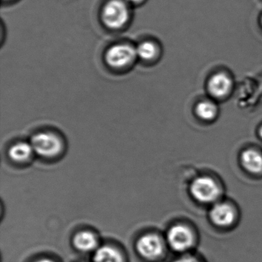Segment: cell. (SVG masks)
Segmentation results:
<instances>
[{
	"label": "cell",
	"instance_id": "obj_1",
	"mask_svg": "<svg viewBox=\"0 0 262 262\" xmlns=\"http://www.w3.org/2000/svg\"><path fill=\"white\" fill-rule=\"evenodd\" d=\"M102 23L107 28L122 29L129 20L130 12L125 0H108L101 13Z\"/></svg>",
	"mask_w": 262,
	"mask_h": 262
},
{
	"label": "cell",
	"instance_id": "obj_2",
	"mask_svg": "<svg viewBox=\"0 0 262 262\" xmlns=\"http://www.w3.org/2000/svg\"><path fill=\"white\" fill-rule=\"evenodd\" d=\"M136 57V47L128 43L114 44L105 54V62L113 69L125 68L131 65Z\"/></svg>",
	"mask_w": 262,
	"mask_h": 262
},
{
	"label": "cell",
	"instance_id": "obj_3",
	"mask_svg": "<svg viewBox=\"0 0 262 262\" xmlns=\"http://www.w3.org/2000/svg\"><path fill=\"white\" fill-rule=\"evenodd\" d=\"M30 144L35 152L45 158L56 156L62 150L60 139L53 133H37L32 138Z\"/></svg>",
	"mask_w": 262,
	"mask_h": 262
},
{
	"label": "cell",
	"instance_id": "obj_4",
	"mask_svg": "<svg viewBox=\"0 0 262 262\" xmlns=\"http://www.w3.org/2000/svg\"><path fill=\"white\" fill-rule=\"evenodd\" d=\"M191 193L198 202L207 204L217 200L220 194V189L211 178L199 177L193 181Z\"/></svg>",
	"mask_w": 262,
	"mask_h": 262
},
{
	"label": "cell",
	"instance_id": "obj_5",
	"mask_svg": "<svg viewBox=\"0 0 262 262\" xmlns=\"http://www.w3.org/2000/svg\"><path fill=\"white\" fill-rule=\"evenodd\" d=\"M167 240L173 250L178 252H185L192 247L194 236L188 227L177 225L168 230Z\"/></svg>",
	"mask_w": 262,
	"mask_h": 262
},
{
	"label": "cell",
	"instance_id": "obj_6",
	"mask_svg": "<svg viewBox=\"0 0 262 262\" xmlns=\"http://www.w3.org/2000/svg\"><path fill=\"white\" fill-rule=\"evenodd\" d=\"M164 249L163 241L156 234H144L137 242L139 254L149 260L159 258L163 254Z\"/></svg>",
	"mask_w": 262,
	"mask_h": 262
},
{
	"label": "cell",
	"instance_id": "obj_7",
	"mask_svg": "<svg viewBox=\"0 0 262 262\" xmlns=\"http://www.w3.org/2000/svg\"><path fill=\"white\" fill-rule=\"evenodd\" d=\"M232 87L231 78L224 73L213 75L208 82V93L216 99H223L228 96Z\"/></svg>",
	"mask_w": 262,
	"mask_h": 262
},
{
	"label": "cell",
	"instance_id": "obj_8",
	"mask_svg": "<svg viewBox=\"0 0 262 262\" xmlns=\"http://www.w3.org/2000/svg\"><path fill=\"white\" fill-rule=\"evenodd\" d=\"M210 219L214 225L225 228L232 225L235 213L232 207L228 204H216L210 211Z\"/></svg>",
	"mask_w": 262,
	"mask_h": 262
},
{
	"label": "cell",
	"instance_id": "obj_9",
	"mask_svg": "<svg viewBox=\"0 0 262 262\" xmlns=\"http://www.w3.org/2000/svg\"><path fill=\"white\" fill-rule=\"evenodd\" d=\"M241 162L244 168L253 174L262 172V155L253 149L243 151L241 156Z\"/></svg>",
	"mask_w": 262,
	"mask_h": 262
},
{
	"label": "cell",
	"instance_id": "obj_10",
	"mask_svg": "<svg viewBox=\"0 0 262 262\" xmlns=\"http://www.w3.org/2000/svg\"><path fill=\"white\" fill-rule=\"evenodd\" d=\"M73 243L79 251L89 252L97 248L98 240L91 231H82L75 235Z\"/></svg>",
	"mask_w": 262,
	"mask_h": 262
},
{
	"label": "cell",
	"instance_id": "obj_11",
	"mask_svg": "<svg viewBox=\"0 0 262 262\" xmlns=\"http://www.w3.org/2000/svg\"><path fill=\"white\" fill-rule=\"evenodd\" d=\"M94 262H123L122 254L111 246H102L95 252Z\"/></svg>",
	"mask_w": 262,
	"mask_h": 262
},
{
	"label": "cell",
	"instance_id": "obj_12",
	"mask_svg": "<svg viewBox=\"0 0 262 262\" xmlns=\"http://www.w3.org/2000/svg\"><path fill=\"white\" fill-rule=\"evenodd\" d=\"M31 144L27 142H18L9 150V156L15 162H24L28 160L33 152Z\"/></svg>",
	"mask_w": 262,
	"mask_h": 262
},
{
	"label": "cell",
	"instance_id": "obj_13",
	"mask_svg": "<svg viewBox=\"0 0 262 262\" xmlns=\"http://www.w3.org/2000/svg\"><path fill=\"white\" fill-rule=\"evenodd\" d=\"M137 57L143 61L152 60L159 53L157 45L152 41H143L136 47Z\"/></svg>",
	"mask_w": 262,
	"mask_h": 262
},
{
	"label": "cell",
	"instance_id": "obj_14",
	"mask_svg": "<svg viewBox=\"0 0 262 262\" xmlns=\"http://www.w3.org/2000/svg\"><path fill=\"white\" fill-rule=\"evenodd\" d=\"M195 113L202 120H212L217 116V108L211 101H202L196 105Z\"/></svg>",
	"mask_w": 262,
	"mask_h": 262
},
{
	"label": "cell",
	"instance_id": "obj_15",
	"mask_svg": "<svg viewBox=\"0 0 262 262\" xmlns=\"http://www.w3.org/2000/svg\"><path fill=\"white\" fill-rule=\"evenodd\" d=\"M173 262H202V260L198 259L197 257L194 256H183V257H179L176 259Z\"/></svg>",
	"mask_w": 262,
	"mask_h": 262
},
{
	"label": "cell",
	"instance_id": "obj_16",
	"mask_svg": "<svg viewBox=\"0 0 262 262\" xmlns=\"http://www.w3.org/2000/svg\"><path fill=\"white\" fill-rule=\"evenodd\" d=\"M126 2L130 3V4H138L142 3L144 0H125Z\"/></svg>",
	"mask_w": 262,
	"mask_h": 262
},
{
	"label": "cell",
	"instance_id": "obj_17",
	"mask_svg": "<svg viewBox=\"0 0 262 262\" xmlns=\"http://www.w3.org/2000/svg\"><path fill=\"white\" fill-rule=\"evenodd\" d=\"M35 262H55V261H53V260H50V259L44 258V259H40V260H36V261H35Z\"/></svg>",
	"mask_w": 262,
	"mask_h": 262
},
{
	"label": "cell",
	"instance_id": "obj_18",
	"mask_svg": "<svg viewBox=\"0 0 262 262\" xmlns=\"http://www.w3.org/2000/svg\"><path fill=\"white\" fill-rule=\"evenodd\" d=\"M259 135H260V137L262 138V126L260 127V130H259Z\"/></svg>",
	"mask_w": 262,
	"mask_h": 262
},
{
	"label": "cell",
	"instance_id": "obj_19",
	"mask_svg": "<svg viewBox=\"0 0 262 262\" xmlns=\"http://www.w3.org/2000/svg\"><path fill=\"white\" fill-rule=\"evenodd\" d=\"M260 23H261V26H262V16H261V18H260Z\"/></svg>",
	"mask_w": 262,
	"mask_h": 262
}]
</instances>
